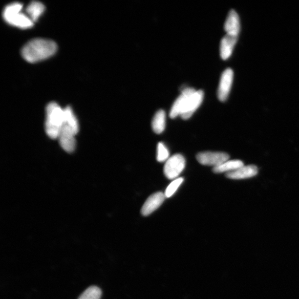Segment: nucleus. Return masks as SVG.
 Instances as JSON below:
<instances>
[{"mask_svg": "<svg viewBox=\"0 0 299 299\" xmlns=\"http://www.w3.org/2000/svg\"><path fill=\"white\" fill-rule=\"evenodd\" d=\"M57 50V44L53 40L36 38L25 45L22 53L27 62L36 63L52 56Z\"/></svg>", "mask_w": 299, "mask_h": 299, "instance_id": "1", "label": "nucleus"}, {"mask_svg": "<svg viewBox=\"0 0 299 299\" xmlns=\"http://www.w3.org/2000/svg\"><path fill=\"white\" fill-rule=\"evenodd\" d=\"M64 123V110L55 102H52L46 108V134L52 139H58Z\"/></svg>", "mask_w": 299, "mask_h": 299, "instance_id": "2", "label": "nucleus"}, {"mask_svg": "<svg viewBox=\"0 0 299 299\" xmlns=\"http://www.w3.org/2000/svg\"><path fill=\"white\" fill-rule=\"evenodd\" d=\"M23 5L18 3L10 4L6 7L3 17L8 24L21 29L32 27L33 22L31 18L22 12Z\"/></svg>", "mask_w": 299, "mask_h": 299, "instance_id": "3", "label": "nucleus"}, {"mask_svg": "<svg viewBox=\"0 0 299 299\" xmlns=\"http://www.w3.org/2000/svg\"><path fill=\"white\" fill-rule=\"evenodd\" d=\"M185 159L182 155H173L167 160L164 166V174L166 178L169 180L178 178L185 168Z\"/></svg>", "mask_w": 299, "mask_h": 299, "instance_id": "4", "label": "nucleus"}, {"mask_svg": "<svg viewBox=\"0 0 299 299\" xmlns=\"http://www.w3.org/2000/svg\"><path fill=\"white\" fill-rule=\"evenodd\" d=\"M197 160L203 165L219 166L229 160V156L225 153L203 152L198 154Z\"/></svg>", "mask_w": 299, "mask_h": 299, "instance_id": "5", "label": "nucleus"}, {"mask_svg": "<svg viewBox=\"0 0 299 299\" xmlns=\"http://www.w3.org/2000/svg\"><path fill=\"white\" fill-rule=\"evenodd\" d=\"M72 129L64 124L58 138L59 144L64 151L69 153H72L76 149V135Z\"/></svg>", "mask_w": 299, "mask_h": 299, "instance_id": "6", "label": "nucleus"}, {"mask_svg": "<svg viewBox=\"0 0 299 299\" xmlns=\"http://www.w3.org/2000/svg\"><path fill=\"white\" fill-rule=\"evenodd\" d=\"M233 72L227 69L222 74L220 84L217 91V96L221 101H225L229 96L233 80Z\"/></svg>", "mask_w": 299, "mask_h": 299, "instance_id": "7", "label": "nucleus"}, {"mask_svg": "<svg viewBox=\"0 0 299 299\" xmlns=\"http://www.w3.org/2000/svg\"><path fill=\"white\" fill-rule=\"evenodd\" d=\"M203 92L201 90L196 91L190 96L183 108L181 114V117L183 119H188L192 116L201 104L203 99Z\"/></svg>", "mask_w": 299, "mask_h": 299, "instance_id": "8", "label": "nucleus"}, {"mask_svg": "<svg viewBox=\"0 0 299 299\" xmlns=\"http://www.w3.org/2000/svg\"><path fill=\"white\" fill-rule=\"evenodd\" d=\"M196 91L193 88H186L183 90L180 96L176 99L172 108L169 117L175 118L180 115L184 108L188 98Z\"/></svg>", "mask_w": 299, "mask_h": 299, "instance_id": "9", "label": "nucleus"}, {"mask_svg": "<svg viewBox=\"0 0 299 299\" xmlns=\"http://www.w3.org/2000/svg\"><path fill=\"white\" fill-rule=\"evenodd\" d=\"M166 196L164 193H157L151 196L146 200L141 210V214L147 216L157 209L165 201Z\"/></svg>", "mask_w": 299, "mask_h": 299, "instance_id": "10", "label": "nucleus"}, {"mask_svg": "<svg viewBox=\"0 0 299 299\" xmlns=\"http://www.w3.org/2000/svg\"><path fill=\"white\" fill-rule=\"evenodd\" d=\"M224 28L227 34L239 36L241 29L240 19L235 10H231L229 12Z\"/></svg>", "mask_w": 299, "mask_h": 299, "instance_id": "11", "label": "nucleus"}, {"mask_svg": "<svg viewBox=\"0 0 299 299\" xmlns=\"http://www.w3.org/2000/svg\"><path fill=\"white\" fill-rule=\"evenodd\" d=\"M258 173V168L255 165L243 166L236 170L226 174L227 178L232 180H244L253 178Z\"/></svg>", "mask_w": 299, "mask_h": 299, "instance_id": "12", "label": "nucleus"}, {"mask_svg": "<svg viewBox=\"0 0 299 299\" xmlns=\"http://www.w3.org/2000/svg\"><path fill=\"white\" fill-rule=\"evenodd\" d=\"M238 37L239 36L226 34L222 38L220 44V54L223 59H227L232 54L234 47L237 42Z\"/></svg>", "mask_w": 299, "mask_h": 299, "instance_id": "13", "label": "nucleus"}, {"mask_svg": "<svg viewBox=\"0 0 299 299\" xmlns=\"http://www.w3.org/2000/svg\"><path fill=\"white\" fill-rule=\"evenodd\" d=\"M244 166L243 162L240 160H228L221 165L214 167L213 171L215 173H229L233 172Z\"/></svg>", "mask_w": 299, "mask_h": 299, "instance_id": "14", "label": "nucleus"}, {"mask_svg": "<svg viewBox=\"0 0 299 299\" xmlns=\"http://www.w3.org/2000/svg\"><path fill=\"white\" fill-rule=\"evenodd\" d=\"M166 114L164 111L159 110L155 115L152 121V127L156 134H161L165 130Z\"/></svg>", "mask_w": 299, "mask_h": 299, "instance_id": "15", "label": "nucleus"}, {"mask_svg": "<svg viewBox=\"0 0 299 299\" xmlns=\"http://www.w3.org/2000/svg\"><path fill=\"white\" fill-rule=\"evenodd\" d=\"M45 6L39 2H33L29 4L26 9L27 14L32 21L36 22L45 11Z\"/></svg>", "mask_w": 299, "mask_h": 299, "instance_id": "16", "label": "nucleus"}, {"mask_svg": "<svg viewBox=\"0 0 299 299\" xmlns=\"http://www.w3.org/2000/svg\"><path fill=\"white\" fill-rule=\"evenodd\" d=\"M65 123L64 124L71 127L72 130L78 134L79 130L78 121L70 106L64 109Z\"/></svg>", "mask_w": 299, "mask_h": 299, "instance_id": "17", "label": "nucleus"}, {"mask_svg": "<svg viewBox=\"0 0 299 299\" xmlns=\"http://www.w3.org/2000/svg\"><path fill=\"white\" fill-rule=\"evenodd\" d=\"M101 291L97 287L92 286L87 288L78 299H100Z\"/></svg>", "mask_w": 299, "mask_h": 299, "instance_id": "18", "label": "nucleus"}, {"mask_svg": "<svg viewBox=\"0 0 299 299\" xmlns=\"http://www.w3.org/2000/svg\"><path fill=\"white\" fill-rule=\"evenodd\" d=\"M183 181V178L177 179L168 185L166 189L165 195L166 198H170L179 188Z\"/></svg>", "mask_w": 299, "mask_h": 299, "instance_id": "19", "label": "nucleus"}, {"mask_svg": "<svg viewBox=\"0 0 299 299\" xmlns=\"http://www.w3.org/2000/svg\"><path fill=\"white\" fill-rule=\"evenodd\" d=\"M169 152L165 145L159 142L158 145L157 160L159 162H164L168 159Z\"/></svg>", "mask_w": 299, "mask_h": 299, "instance_id": "20", "label": "nucleus"}]
</instances>
